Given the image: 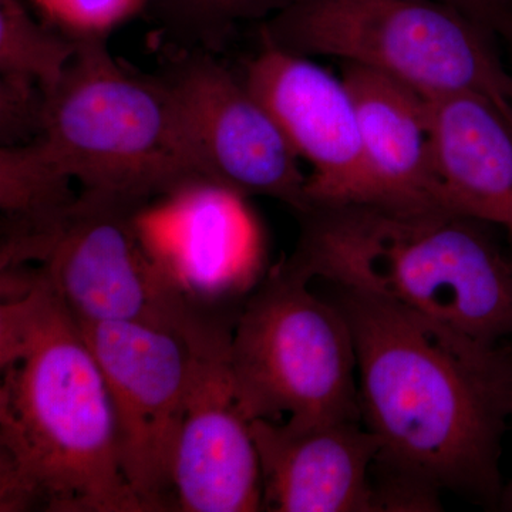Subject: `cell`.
<instances>
[{
	"instance_id": "cell-1",
	"label": "cell",
	"mask_w": 512,
	"mask_h": 512,
	"mask_svg": "<svg viewBox=\"0 0 512 512\" xmlns=\"http://www.w3.org/2000/svg\"><path fill=\"white\" fill-rule=\"evenodd\" d=\"M339 289L363 424L379 440L384 511L439 510L441 491L500 504L507 342L487 345L376 296Z\"/></svg>"
},
{
	"instance_id": "cell-2",
	"label": "cell",
	"mask_w": 512,
	"mask_h": 512,
	"mask_svg": "<svg viewBox=\"0 0 512 512\" xmlns=\"http://www.w3.org/2000/svg\"><path fill=\"white\" fill-rule=\"evenodd\" d=\"M0 511L144 512L79 320L32 269L0 305Z\"/></svg>"
},
{
	"instance_id": "cell-3",
	"label": "cell",
	"mask_w": 512,
	"mask_h": 512,
	"mask_svg": "<svg viewBox=\"0 0 512 512\" xmlns=\"http://www.w3.org/2000/svg\"><path fill=\"white\" fill-rule=\"evenodd\" d=\"M289 265L487 345L512 339V254L493 225L434 208L313 205Z\"/></svg>"
},
{
	"instance_id": "cell-4",
	"label": "cell",
	"mask_w": 512,
	"mask_h": 512,
	"mask_svg": "<svg viewBox=\"0 0 512 512\" xmlns=\"http://www.w3.org/2000/svg\"><path fill=\"white\" fill-rule=\"evenodd\" d=\"M46 96L36 141L82 192L147 207L207 181L160 74L124 66L107 39L79 40L77 55Z\"/></svg>"
},
{
	"instance_id": "cell-5",
	"label": "cell",
	"mask_w": 512,
	"mask_h": 512,
	"mask_svg": "<svg viewBox=\"0 0 512 512\" xmlns=\"http://www.w3.org/2000/svg\"><path fill=\"white\" fill-rule=\"evenodd\" d=\"M262 42L375 70L427 99L510 100L511 74L487 28L441 0H291L265 20Z\"/></svg>"
},
{
	"instance_id": "cell-6",
	"label": "cell",
	"mask_w": 512,
	"mask_h": 512,
	"mask_svg": "<svg viewBox=\"0 0 512 512\" xmlns=\"http://www.w3.org/2000/svg\"><path fill=\"white\" fill-rule=\"evenodd\" d=\"M311 282L284 259L235 316L229 363L249 421L299 429L362 421L352 328Z\"/></svg>"
},
{
	"instance_id": "cell-7",
	"label": "cell",
	"mask_w": 512,
	"mask_h": 512,
	"mask_svg": "<svg viewBox=\"0 0 512 512\" xmlns=\"http://www.w3.org/2000/svg\"><path fill=\"white\" fill-rule=\"evenodd\" d=\"M146 207L82 192L40 272L82 323H136L183 338L205 305L144 237Z\"/></svg>"
},
{
	"instance_id": "cell-8",
	"label": "cell",
	"mask_w": 512,
	"mask_h": 512,
	"mask_svg": "<svg viewBox=\"0 0 512 512\" xmlns=\"http://www.w3.org/2000/svg\"><path fill=\"white\" fill-rule=\"evenodd\" d=\"M158 74L205 180L245 198H274L296 215L311 208L301 158L242 77L204 50H178Z\"/></svg>"
},
{
	"instance_id": "cell-9",
	"label": "cell",
	"mask_w": 512,
	"mask_h": 512,
	"mask_svg": "<svg viewBox=\"0 0 512 512\" xmlns=\"http://www.w3.org/2000/svg\"><path fill=\"white\" fill-rule=\"evenodd\" d=\"M109 390L121 471L144 512L175 511L174 458L190 352L173 332L136 323H82Z\"/></svg>"
},
{
	"instance_id": "cell-10",
	"label": "cell",
	"mask_w": 512,
	"mask_h": 512,
	"mask_svg": "<svg viewBox=\"0 0 512 512\" xmlns=\"http://www.w3.org/2000/svg\"><path fill=\"white\" fill-rule=\"evenodd\" d=\"M234 322L207 306L183 336L190 367L174 458L175 511H262L258 451L229 363Z\"/></svg>"
},
{
	"instance_id": "cell-11",
	"label": "cell",
	"mask_w": 512,
	"mask_h": 512,
	"mask_svg": "<svg viewBox=\"0 0 512 512\" xmlns=\"http://www.w3.org/2000/svg\"><path fill=\"white\" fill-rule=\"evenodd\" d=\"M242 79L274 116L296 156L311 167V207L377 205L355 101L342 76L311 57L264 43Z\"/></svg>"
},
{
	"instance_id": "cell-12",
	"label": "cell",
	"mask_w": 512,
	"mask_h": 512,
	"mask_svg": "<svg viewBox=\"0 0 512 512\" xmlns=\"http://www.w3.org/2000/svg\"><path fill=\"white\" fill-rule=\"evenodd\" d=\"M262 480V510L383 511L375 481L380 443L363 421L289 426L251 420Z\"/></svg>"
},
{
	"instance_id": "cell-13",
	"label": "cell",
	"mask_w": 512,
	"mask_h": 512,
	"mask_svg": "<svg viewBox=\"0 0 512 512\" xmlns=\"http://www.w3.org/2000/svg\"><path fill=\"white\" fill-rule=\"evenodd\" d=\"M342 77L355 101L363 153L379 195L377 205L451 210L434 156L427 97L393 77L355 64H343Z\"/></svg>"
},
{
	"instance_id": "cell-14",
	"label": "cell",
	"mask_w": 512,
	"mask_h": 512,
	"mask_svg": "<svg viewBox=\"0 0 512 512\" xmlns=\"http://www.w3.org/2000/svg\"><path fill=\"white\" fill-rule=\"evenodd\" d=\"M427 101L448 207L500 228L512 251V130L503 110L478 93Z\"/></svg>"
},
{
	"instance_id": "cell-15",
	"label": "cell",
	"mask_w": 512,
	"mask_h": 512,
	"mask_svg": "<svg viewBox=\"0 0 512 512\" xmlns=\"http://www.w3.org/2000/svg\"><path fill=\"white\" fill-rule=\"evenodd\" d=\"M72 178L35 141L0 148V268L46 261L76 210Z\"/></svg>"
},
{
	"instance_id": "cell-16",
	"label": "cell",
	"mask_w": 512,
	"mask_h": 512,
	"mask_svg": "<svg viewBox=\"0 0 512 512\" xmlns=\"http://www.w3.org/2000/svg\"><path fill=\"white\" fill-rule=\"evenodd\" d=\"M291 0H151L150 9L164 39L178 50L217 53L238 23L269 19Z\"/></svg>"
},
{
	"instance_id": "cell-17",
	"label": "cell",
	"mask_w": 512,
	"mask_h": 512,
	"mask_svg": "<svg viewBox=\"0 0 512 512\" xmlns=\"http://www.w3.org/2000/svg\"><path fill=\"white\" fill-rule=\"evenodd\" d=\"M79 50V40L42 25L22 0H0V73L32 77L49 92Z\"/></svg>"
},
{
	"instance_id": "cell-18",
	"label": "cell",
	"mask_w": 512,
	"mask_h": 512,
	"mask_svg": "<svg viewBox=\"0 0 512 512\" xmlns=\"http://www.w3.org/2000/svg\"><path fill=\"white\" fill-rule=\"evenodd\" d=\"M47 25L74 40L110 33L150 8L151 0H32Z\"/></svg>"
},
{
	"instance_id": "cell-19",
	"label": "cell",
	"mask_w": 512,
	"mask_h": 512,
	"mask_svg": "<svg viewBox=\"0 0 512 512\" xmlns=\"http://www.w3.org/2000/svg\"><path fill=\"white\" fill-rule=\"evenodd\" d=\"M46 92L35 79L0 73V141L2 147L26 146L42 136Z\"/></svg>"
},
{
	"instance_id": "cell-20",
	"label": "cell",
	"mask_w": 512,
	"mask_h": 512,
	"mask_svg": "<svg viewBox=\"0 0 512 512\" xmlns=\"http://www.w3.org/2000/svg\"><path fill=\"white\" fill-rule=\"evenodd\" d=\"M453 6L464 15L481 23L484 28H503L510 30L511 20L507 18L501 0H441Z\"/></svg>"
},
{
	"instance_id": "cell-21",
	"label": "cell",
	"mask_w": 512,
	"mask_h": 512,
	"mask_svg": "<svg viewBox=\"0 0 512 512\" xmlns=\"http://www.w3.org/2000/svg\"><path fill=\"white\" fill-rule=\"evenodd\" d=\"M508 349V420L512 424V339L507 340ZM500 505L503 510L512 511V480L501 494Z\"/></svg>"
},
{
	"instance_id": "cell-22",
	"label": "cell",
	"mask_w": 512,
	"mask_h": 512,
	"mask_svg": "<svg viewBox=\"0 0 512 512\" xmlns=\"http://www.w3.org/2000/svg\"><path fill=\"white\" fill-rule=\"evenodd\" d=\"M498 106H500L501 110H503L505 119H507L508 124H510L511 130H512V107H511V104L508 103V101H501V103H498Z\"/></svg>"
},
{
	"instance_id": "cell-23",
	"label": "cell",
	"mask_w": 512,
	"mask_h": 512,
	"mask_svg": "<svg viewBox=\"0 0 512 512\" xmlns=\"http://www.w3.org/2000/svg\"><path fill=\"white\" fill-rule=\"evenodd\" d=\"M511 33H512V30H511ZM508 103L511 104V107H512V73H511V92H510V100H508Z\"/></svg>"
},
{
	"instance_id": "cell-24",
	"label": "cell",
	"mask_w": 512,
	"mask_h": 512,
	"mask_svg": "<svg viewBox=\"0 0 512 512\" xmlns=\"http://www.w3.org/2000/svg\"><path fill=\"white\" fill-rule=\"evenodd\" d=\"M501 3L505 6V3H507V0H501Z\"/></svg>"
}]
</instances>
